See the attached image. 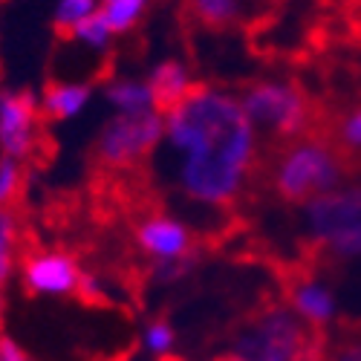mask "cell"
Here are the masks:
<instances>
[{
  "label": "cell",
  "mask_w": 361,
  "mask_h": 361,
  "mask_svg": "<svg viewBox=\"0 0 361 361\" xmlns=\"http://www.w3.org/2000/svg\"><path fill=\"white\" fill-rule=\"evenodd\" d=\"M165 116L157 150L162 185L200 212H226L240 202L260 165L263 136L249 122L240 93L200 84Z\"/></svg>",
  "instance_id": "cell-1"
},
{
  "label": "cell",
  "mask_w": 361,
  "mask_h": 361,
  "mask_svg": "<svg viewBox=\"0 0 361 361\" xmlns=\"http://www.w3.org/2000/svg\"><path fill=\"white\" fill-rule=\"evenodd\" d=\"M347 183V165L338 145L326 136L307 133L281 145L269 165V185L275 197L304 208L321 194Z\"/></svg>",
  "instance_id": "cell-2"
},
{
  "label": "cell",
  "mask_w": 361,
  "mask_h": 361,
  "mask_svg": "<svg viewBox=\"0 0 361 361\" xmlns=\"http://www.w3.org/2000/svg\"><path fill=\"white\" fill-rule=\"evenodd\" d=\"M307 243L333 260H361V183H341L300 208Z\"/></svg>",
  "instance_id": "cell-3"
},
{
  "label": "cell",
  "mask_w": 361,
  "mask_h": 361,
  "mask_svg": "<svg viewBox=\"0 0 361 361\" xmlns=\"http://www.w3.org/2000/svg\"><path fill=\"white\" fill-rule=\"evenodd\" d=\"M231 353L243 361H312L315 333L289 307L269 304L234 333Z\"/></svg>",
  "instance_id": "cell-4"
},
{
  "label": "cell",
  "mask_w": 361,
  "mask_h": 361,
  "mask_svg": "<svg viewBox=\"0 0 361 361\" xmlns=\"http://www.w3.org/2000/svg\"><path fill=\"white\" fill-rule=\"evenodd\" d=\"M240 104L263 139L286 145L310 133L312 102L289 78H257L246 84L240 90Z\"/></svg>",
  "instance_id": "cell-5"
},
{
  "label": "cell",
  "mask_w": 361,
  "mask_h": 361,
  "mask_svg": "<svg viewBox=\"0 0 361 361\" xmlns=\"http://www.w3.org/2000/svg\"><path fill=\"white\" fill-rule=\"evenodd\" d=\"M165 136V116L162 110L142 113V116H118L110 118L96 133V159L107 171H128L142 165L145 159H154L162 147Z\"/></svg>",
  "instance_id": "cell-6"
},
{
  "label": "cell",
  "mask_w": 361,
  "mask_h": 361,
  "mask_svg": "<svg viewBox=\"0 0 361 361\" xmlns=\"http://www.w3.org/2000/svg\"><path fill=\"white\" fill-rule=\"evenodd\" d=\"M84 269L78 257L64 249H32L23 252L18 263V281L32 298H73L81 289Z\"/></svg>",
  "instance_id": "cell-7"
},
{
  "label": "cell",
  "mask_w": 361,
  "mask_h": 361,
  "mask_svg": "<svg viewBox=\"0 0 361 361\" xmlns=\"http://www.w3.org/2000/svg\"><path fill=\"white\" fill-rule=\"evenodd\" d=\"M41 104L32 90H0V157L26 162L41 145Z\"/></svg>",
  "instance_id": "cell-8"
},
{
  "label": "cell",
  "mask_w": 361,
  "mask_h": 361,
  "mask_svg": "<svg viewBox=\"0 0 361 361\" xmlns=\"http://www.w3.org/2000/svg\"><path fill=\"white\" fill-rule=\"evenodd\" d=\"M136 249L154 263H185L194 260L197 234L173 212H154L136 223Z\"/></svg>",
  "instance_id": "cell-9"
},
{
  "label": "cell",
  "mask_w": 361,
  "mask_h": 361,
  "mask_svg": "<svg viewBox=\"0 0 361 361\" xmlns=\"http://www.w3.org/2000/svg\"><path fill=\"white\" fill-rule=\"evenodd\" d=\"M286 307L304 321L312 333L329 329L341 315V298L336 286L321 275H300L286 289Z\"/></svg>",
  "instance_id": "cell-10"
},
{
  "label": "cell",
  "mask_w": 361,
  "mask_h": 361,
  "mask_svg": "<svg viewBox=\"0 0 361 361\" xmlns=\"http://www.w3.org/2000/svg\"><path fill=\"white\" fill-rule=\"evenodd\" d=\"M96 102V90L90 81L81 78H58L49 81L41 93H38V104H41V116L47 122H73L81 118Z\"/></svg>",
  "instance_id": "cell-11"
},
{
  "label": "cell",
  "mask_w": 361,
  "mask_h": 361,
  "mask_svg": "<svg viewBox=\"0 0 361 361\" xmlns=\"http://www.w3.org/2000/svg\"><path fill=\"white\" fill-rule=\"evenodd\" d=\"M145 78H147L150 90H154L157 104H159L162 113L171 110L179 102H185L194 93V90L200 87L197 78H194V73H191V67L183 61V58H173V55L159 58V61L147 70Z\"/></svg>",
  "instance_id": "cell-12"
},
{
  "label": "cell",
  "mask_w": 361,
  "mask_h": 361,
  "mask_svg": "<svg viewBox=\"0 0 361 361\" xmlns=\"http://www.w3.org/2000/svg\"><path fill=\"white\" fill-rule=\"evenodd\" d=\"M102 93L110 113H118V116H142V113L159 110L157 96L145 75H113L102 87Z\"/></svg>",
  "instance_id": "cell-13"
},
{
  "label": "cell",
  "mask_w": 361,
  "mask_h": 361,
  "mask_svg": "<svg viewBox=\"0 0 361 361\" xmlns=\"http://www.w3.org/2000/svg\"><path fill=\"white\" fill-rule=\"evenodd\" d=\"M20 263V217L15 208H0V286L18 275Z\"/></svg>",
  "instance_id": "cell-14"
},
{
  "label": "cell",
  "mask_w": 361,
  "mask_h": 361,
  "mask_svg": "<svg viewBox=\"0 0 361 361\" xmlns=\"http://www.w3.org/2000/svg\"><path fill=\"white\" fill-rule=\"evenodd\" d=\"M154 6V0H102L99 15L107 20V26L116 32V38H122L145 20V15Z\"/></svg>",
  "instance_id": "cell-15"
},
{
  "label": "cell",
  "mask_w": 361,
  "mask_h": 361,
  "mask_svg": "<svg viewBox=\"0 0 361 361\" xmlns=\"http://www.w3.org/2000/svg\"><path fill=\"white\" fill-rule=\"evenodd\" d=\"M188 12L205 29H226L243 15V0H188Z\"/></svg>",
  "instance_id": "cell-16"
},
{
  "label": "cell",
  "mask_w": 361,
  "mask_h": 361,
  "mask_svg": "<svg viewBox=\"0 0 361 361\" xmlns=\"http://www.w3.org/2000/svg\"><path fill=\"white\" fill-rule=\"evenodd\" d=\"M142 353L157 358V361H165L176 353V344H179V333L176 326L168 321V318H150L145 326H142Z\"/></svg>",
  "instance_id": "cell-17"
},
{
  "label": "cell",
  "mask_w": 361,
  "mask_h": 361,
  "mask_svg": "<svg viewBox=\"0 0 361 361\" xmlns=\"http://www.w3.org/2000/svg\"><path fill=\"white\" fill-rule=\"evenodd\" d=\"M102 0H55L52 4V26L55 32L70 35L75 26L99 15Z\"/></svg>",
  "instance_id": "cell-18"
},
{
  "label": "cell",
  "mask_w": 361,
  "mask_h": 361,
  "mask_svg": "<svg viewBox=\"0 0 361 361\" xmlns=\"http://www.w3.org/2000/svg\"><path fill=\"white\" fill-rule=\"evenodd\" d=\"M73 44H78L81 49H87V52H96V55H104L110 47H113V41H116V32L107 26V20L102 18V15H96V18H90V20H84L81 26H75L73 32L67 35Z\"/></svg>",
  "instance_id": "cell-19"
},
{
  "label": "cell",
  "mask_w": 361,
  "mask_h": 361,
  "mask_svg": "<svg viewBox=\"0 0 361 361\" xmlns=\"http://www.w3.org/2000/svg\"><path fill=\"white\" fill-rule=\"evenodd\" d=\"M336 145L341 154L361 157V104L350 107L336 122Z\"/></svg>",
  "instance_id": "cell-20"
},
{
  "label": "cell",
  "mask_w": 361,
  "mask_h": 361,
  "mask_svg": "<svg viewBox=\"0 0 361 361\" xmlns=\"http://www.w3.org/2000/svg\"><path fill=\"white\" fill-rule=\"evenodd\" d=\"M23 191V162L0 157V208H15Z\"/></svg>",
  "instance_id": "cell-21"
},
{
  "label": "cell",
  "mask_w": 361,
  "mask_h": 361,
  "mask_svg": "<svg viewBox=\"0 0 361 361\" xmlns=\"http://www.w3.org/2000/svg\"><path fill=\"white\" fill-rule=\"evenodd\" d=\"M194 260H185V263H154L150 266V278L162 286H171V283H179L188 272H191Z\"/></svg>",
  "instance_id": "cell-22"
},
{
  "label": "cell",
  "mask_w": 361,
  "mask_h": 361,
  "mask_svg": "<svg viewBox=\"0 0 361 361\" xmlns=\"http://www.w3.org/2000/svg\"><path fill=\"white\" fill-rule=\"evenodd\" d=\"M324 361H361V336H350L333 344V350L324 355Z\"/></svg>",
  "instance_id": "cell-23"
},
{
  "label": "cell",
  "mask_w": 361,
  "mask_h": 361,
  "mask_svg": "<svg viewBox=\"0 0 361 361\" xmlns=\"http://www.w3.org/2000/svg\"><path fill=\"white\" fill-rule=\"evenodd\" d=\"M0 361H32V355H29L23 350V344H18L9 333H0Z\"/></svg>",
  "instance_id": "cell-24"
},
{
  "label": "cell",
  "mask_w": 361,
  "mask_h": 361,
  "mask_svg": "<svg viewBox=\"0 0 361 361\" xmlns=\"http://www.w3.org/2000/svg\"><path fill=\"white\" fill-rule=\"evenodd\" d=\"M78 295H84V298H90V300H102V298H104V283H102V281H99L96 275H90V272H84Z\"/></svg>",
  "instance_id": "cell-25"
},
{
  "label": "cell",
  "mask_w": 361,
  "mask_h": 361,
  "mask_svg": "<svg viewBox=\"0 0 361 361\" xmlns=\"http://www.w3.org/2000/svg\"><path fill=\"white\" fill-rule=\"evenodd\" d=\"M4 318H6V295H4V286H0V326H4Z\"/></svg>",
  "instance_id": "cell-26"
},
{
  "label": "cell",
  "mask_w": 361,
  "mask_h": 361,
  "mask_svg": "<svg viewBox=\"0 0 361 361\" xmlns=\"http://www.w3.org/2000/svg\"><path fill=\"white\" fill-rule=\"evenodd\" d=\"M214 361H243V358H240V355H234V353H226V355H217Z\"/></svg>",
  "instance_id": "cell-27"
}]
</instances>
